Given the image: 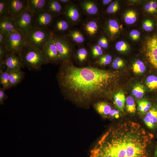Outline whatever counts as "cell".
<instances>
[{"label":"cell","instance_id":"cell-34","mask_svg":"<svg viewBox=\"0 0 157 157\" xmlns=\"http://www.w3.org/2000/svg\"><path fill=\"white\" fill-rule=\"evenodd\" d=\"M145 9L150 13L153 14L157 12V2L156 1H151L145 6Z\"/></svg>","mask_w":157,"mask_h":157},{"label":"cell","instance_id":"cell-32","mask_svg":"<svg viewBox=\"0 0 157 157\" xmlns=\"http://www.w3.org/2000/svg\"><path fill=\"white\" fill-rule=\"evenodd\" d=\"M136 14L133 10L128 11L124 15L125 22L128 24H131L134 23L136 21Z\"/></svg>","mask_w":157,"mask_h":157},{"label":"cell","instance_id":"cell-29","mask_svg":"<svg viewBox=\"0 0 157 157\" xmlns=\"http://www.w3.org/2000/svg\"><path fill=\"white\" fill-rule=\"evenodd\" d=\"M151 107V103L146 99L141 100L138 102V110L142 113H146Z\"/></svg>","mask_w":157,"mask_h":157},{"label":"cell","instance_id":"cell-35","mask_svg":"<svg viewBox=\"0 0 157 157\" xmlns=\"http://www.w3.org/2000/svg\"><path fill=\"white\" fill-rule=\"evenodd\" d=\"M88 55L87 50L84 48L79 49L77 52V58L80 62H83L86 60Z\"/></svg>","mask_w":157,"mask_h":157},{"label":"cell","instance_id":"cell-30","mask_svg":"<svg viewBox=\"0 0 157 157\" xmlns=\"http://www.w3.org/2000/svg\"><path fill=\"white\" fill-rule=\"evenodd\" d=\"M132 69L133 72L137 74H142L146 70V67L144 63L140 60H137L133 64Z\"/></svg>","mask_w":157,"mask_h":157},{"label":"cell","instance_id":"cell-18","mask_svg":"<svg viewBox=\"0 0 157 157\" xmlns=\"http://www.w3.org/2000/svg\"><path fill=\"white\" fill-rule=\"evenodd\" d=\"M47 0H27V9L33 13L45 10Z\"/></svg>","mask_w":157,"mask_h":157},{"label":"cell","instance_id":"cell-10","mask_svg":"<svg viewBox=\"0 0 157 157\" xmlns=\"http://www.w3.org/2000/svg\"><path fill=\"white\" fill-rule=\"evenodd\" d=\"M67 19L63 14L54 17L50 28L51 33L56 35L64 36L69 27Z\"/></svg>","mask_w":157,"mask_h":157},{"label":"cell","instance_id":"cell-15","mask_svg":"<svg viewBox=\"0 0 157 157\" xmlns=\"http://www.w3.org/2000/svg\"><path fill=\"white\" fill-rule=\"evenodd\" d=\"M17 30L15 19L12 17L0 19V32L7 35Z\"/></svg>","mask_w":157,"mask_h":157},{"label":"cell","instance_id":"cell-43","mask_svg":"<svg viewBox=\"0 0 157 157\" xmlns=\"http://www.w3.org/2000/svg\"><path fill=\"white\" fill-rule=\"evenodd\" d=\"M130 35L132 40H136L140 38V33L138 31L134 29L131 31Z\"/></svg>","mask_w":157,"mask_h":157},{"label":"cell","instance_id":"cell-48","mask_svg":"<svg viewBox=\"0 0 157 157\" xmlns=\"http://www.w3.org/2000/svg\"><path fill=\"white\" fill-rule=\"evenodd\" d=\"M58 1L63 5V4H67L69 1L68 0H58Z\"/></svg>","mask_w":157,"mask_h":157},{"label":"cell","instance_id":"cell-50","mask_svg":"<svg viewBox=\"0 0 157 157\" xmlns=\"http://www.w3.org/2000/svg\"><path fill=\"white\" fill-rule=\"evenodd\" d=\"M155 157H157V145L154 154Z\"/></svg>","mask_w":157,"mask_h":157},{"label":"cell","instance_id":"cell-40","mask_svg":"<svg viewBox=\"0 0 157 157\" xmlns=\"http://www.w3.org/2000/svg\"><path fill=\"white\" fill-rule=\"evenodd\" d=\"M119 6L118 3L117 1L112 2L107 9V12L110 14L116 12L119 9Z\"/></svg>","mask_w":157,"mask_h":157},{"label":"cell","instance_id":"cell-11","mask_svg":"<svg viewBox=\"0 0 157 157\" xmlns=\"http://www.w3.org/2000/svg\"><path fill=\"white\" fill-rule=\"evenodd\" d=\"M94 107L97 112L104 118L118 119L120 117L119 111L113 108L106 102H98L95 104Z\"/></svg>","mask_w":157,"mask_h":157},{"label":"cell","instance_id":"cell-3","mask_svg":"<svg viewBox=\"0 0 157 157\" xmlns=\"http://www.w3.org/2000/svg\"><path fill=\"white\" fill-rule=\"evenodd\" d=\"M24 65L29 69L38 70L49 63L42 51L26 45L19 53Z\"/></svg>","mask_w":157,"mask_h":157},{"label":"cell","instance_id":"cell-41","mask_svg":"<svg viewBox=\"0 0 157 157\" xmlns=\"http://www.w3.org/2000/svg\"><path fill=\"white\" fill-rule=\"evenodd\" d=\"M97 45L101 48H107L108 46L107 39L105 37H101L98 40Z\"/></svg>","mask_w":157,"mask_h":157},{"label":"cell","instance_id":"cell-22","mask_svg":"<svg viewBox=\"0 0 157 157\" xmlns=\"http://www.w3.org/2000/svg\"><path fill=\"white\" fill-rule=\"evenodd\" d=\"M0 83L4 89H8L12 87L10 83L8 72L0 68Z\"/></svg>","mask_w":157,"mask_h":157},{"label":"cell","instance_id":"cell-44","mask_svg":"<svg viewBox=\"0 0 157 157\" xmlns=\"http://www.w3.org/2000/svg\"><path fill=\"white\" fill-rule=\"evenodd\" d=\"M5 90L3 88H0V104L1 105L3 104L4 101L8 97L5 92Z\"/></svg>","mask_w":157,"mask_h":157},{"label":"cell","instance_id":"cell-12","mask_svg":"<svg viewBox=\"0 0 157 157\" xmlns=\"http://www.w3.org/2000/svg\"><path fill=\"white\" fill-rule=\"evenodd\" d=\"M49 63H58L61 61L54 42L52 36L44 45L42 49Z\"/></svg>","mask_w":157,"mask_h":157},{"label":"cell","instance_id":"cell-8","mask_svg":"<svg viewBox=\"0 0 157 157\" xmlns=\"http://www.w3.org/2000/svg\"><path fill=\"white\" fill-rule=\"evenodd\" d=\"M54 17L45 10L34 13L33 17V26L40 28L50 30Z\"/></svg>","mask_w":157,"mask_h":157},{"label":"cell","instance_id":"cell-28","mask_svg":"<svg viewBox=\"0 0 157 157\" xmlns=\"http://www.w3.org/2000/svg\"><path fill=\"white\" fill-rule=\"evenodd\" d=\"M145 91L144 88L142 85L138 83L133 86L132 94L136 98H141L143 96Z\"/></svg>","mask_w":157,"mask_h":157},{"label":"cell","instance_id":"cell-13","mask_svg":"<svg viewBox=\"0 0 157 157\" xmlns=\"http://www.w3.org/2000/svg\"><path fill=\"white\" fill-rule=\"evenodd\" d=\"M146 55L149 63L157 69V36L149 38L146 43Z\"/></svg>","mask_w":157,"mask_h":157},{"label":"cell","instance_id":"cell-42","mask_svg":"<svg viewBox=\"0 0 157 157\" xmlns=\"http://www.w3.org/2000/svg\"><path fill=\"white\" fill-rule=\"evenodd\" d=\"M8 52L5 44L0 45V60L3 59Z\"/></svg>","mask_w":157,"mask_h":157},{"label":"cell","instance_id":"cell-1","mask_svg":"<svg viewBox=\"0 0 157 157\" xmlns=\"http://www.w3.org/2000/svg\"><path fill=\"white\" fill-rule=\"evenodd\" d=\"M115 75L92 67H79L64 63L60 72V85L67 97L80 104H88L110 90Z\"/></svg>","mask_w":157,"mask_h":157},{"label":"cell","instance_id":"cell-24","mask_svg":"<svg viewBox=\"0 0 157 157\" xmlns=\"http://www.w3.org/2000/svg\"><path fill=\"white\" fill-rule=\"evenodd\" d=\"M11 17L8 0H0V19Z\"/></svg>","mask_w":157,"mask_h":157},{"label":"cell","instance_id":"cell-7","mask_svg":"<svg viewBox=\"0 0 157 157\" xmlns=\"http://www.w3.org/2000/svg\"><path fill=\"white\" fill-rule=\"evenodd\" d=\"M52 33L60 60L65 62L70 56L71 53V45L65 35L58 36Z\"/></svg>","mask_w":157,"mask_h":157},{"label":"cell","instance_id":"cell-39","mask_svg":"<svg viewBox=\"0 0 157 157\" xmlns=\"http://www.w3.org/2000/svg\"><path fill=\"white\" fill-rule=\"evenodd\" d=\"M144 30L147 31H151L154 28V24L151 20L148 19L145 20L142 24Z\"/></svg>","mask_w":157,"mask_h":157},{"label":"cell","instance_id":"cell-38","mask_svg":"<svg viewBox=\"0 0 157 157\" xmlns=\"http://www.w3.org/2000/svg\"><path fill=\"white\" fill-rule=\"evenodd\" d=\"M92 53L93 57L95 58L101 55L103 53V51L102 48L97 45L93 47Z\"/></svg>","mask_w":157,"mask_h":157},{"label":"cell","instance_id":"cell-36","mask_svg":"<svg viewBox=\"0 0 157 157\" xmlns=\"http://www.w3.org/2000/svg\"><path fill=\"white\" fill-rule=\"evenodd\" d=\"M112 56L110 55L103 56L98 61V63L101 65H106L109 64L111 62Z\"/></svg>","mask_w":157,"mask_h":157},{"label":"cell","instance_id":"cell-4","mask_svg":"<svg viewBox=\"0 0 157 157\" xmlns=\"http://www.w3.org/2000/svg\"><path fill=\"white\" fill-rule=\"evenodd\" d=\"M52 35L50 29L39 28L33 26L28 34L26 45L42 51L44 45Z\"/></svg>","mask_w":157,"mask_h":157},{"label":"cell","instance_id":"cell-31","mask_svg":"<svg viewBox=\"0 0 157 157\" xmlns=\"http://www.w3.org/2000/svg\"><path fill=\"white\" fill-rule=\"evenodd\" d=\"M146 84L150 90H153L157 89V77L151 75L148 76L146 79Z\"/></svg>","mask_w":157,"mask_h":157},{"label":"cell","instance_id":"cell-14","mask_svg":"<svg viewBox=\"0 0 157 157\" xmlns=\"http://www.w3.org/2000/svg\"><path fill=\"white\" fill-rule=\"evenodd\" d=\"M10 16L15 19L27 9V0H8Z\"/></svg>","mask_w":157,"mask_h":157},{"label":"cell","instance_id":"cell-16","mask_svg":"<svg viewBox=\"0 0 157 157\" xmlns=\"http://www.w3.org/2000/svg\"><path fill=\"white\" fill-rule=\"evenodd\" d=\"M146 113L143 117L144 123L148 128L154 129L157 124V107H151Z\"/></svg>","mask_w":157,"mask_h":157},{"label":"cell","instance_id":"cell-2","mask_svg":"<svg viewBox=\"0 0 157 157\" xmlns=\"http://www.w3.org/2000/svg\"><path fill=\"white\" fill-rule=\"evenodd\" d=\"M152 136L131 121L110 127L90 151V157H147Z\"/></svg>","mask_w":157,"mask_h":157},{"label":"cell","instance_id":"cell-37","mask_svg":"<svg viewBox=\"0 0 157 157\" xmlns=\"http://www.w3.org/2000/svg\"><path fill=\"white\" fill-rule=\"evenodd\" d=\"M117 51L120 52H125L127 51L129 48L128 45L123 41H121L117 42L115 45Z\"/></svg>","mask_w":157,"mask_h":157},{"label":"cell","instance_id":"cell-33","mask_svg":"<svg viewBox=\"0 0 157 157\" xmlns=\"http://www.w3.org/2000/svg\"><path fill=\"white\" fill-rule=\"evenodd\" d=\"M70 35L73 40L77 43H82L84 41L83 36L78 31H74L71 32Z\"/></svg>","mask_w":157,"mask_h":157},{"label":"cell","instance_id":"cell-46","mask_svg":"<svg viewBox=\"0 0 157 157\" xmlns=\"http://www.w3.org/2000/svg\"><path fill=\"white\" fill-rule=\"evenodd\" d=\"M124 65L119 63L113 61L112 63L113 67L116 69H118L123 67Z\"/></svg>","mask_w":157,"mask_h":157},{"label":"cell","instance_id":"cell-5","mask_svg":"<svg viewBox=\"0 0 157 157\" xmlns=\"http://www.w3.org/2000/svg\"><path fill=\"white\" fill-rule=\"evenodd\" d=\"M28 35L17 30L8 34L6 36L5 45L9 52L19 53L26 45Z\"/></svg>","mask_w":157,"mask_h":157},{"label":"cell","instance_id":"cell-17","mask_svg":"<svg viewBox=\"0 0 157 157\" xmlns=\"http://www.w3.org/2000/svg\"><path fill=\"white\" fill-rule=\"evenodd\" d=\"M64 8L58 0H47L45 10L53 16L63 14Z\"/></svg>","mask_w":157,"mask_h":157},{"label":"cell","instance_id":"cell-23","mask_svg":"<svg viewBox=\"0 0 157 157\" xmlns=\"http://www.w3.org/2000/svg\"><path fill=\"white\" fill-rule=\"evenodd\" d=\"M82 6L83 9L88 14L95 15L98 12L97 6L92 1H85L82 3Z\"/></svg>","mask_w":157,"mask_h":157},{"label":"cell","instance_id":"cell-9","mask_svg":"<svg viewBox=\"0 0 157 157\" xmlns=\"http://www.w3.org/2000/svg\"><path fill=\"white\" fill-rule=\"evenodd\" d=\"M33 13L27 9L20 15L15 19L18 30L27 35L33 26Z\"/></svg>","mask_w":157,"mask_h":157},{"label":"cell","instance_id":"cell-6","mask_svg":"<svg viewBox=\"0 0 157 157\" xmlns=\"http://www.w3.org/2000/svg\"><path fill=\"white\" fill-rule=\"evenodd\" d=\"M24 66L19 53L9 52L3 59L0 60V68L8 72L21 70Z\"/></svg>","mask_w":157,"mask_h":157},{"label":"cell","instance_id":"cell-47","mask_svg":"<svg viewBox=\"0 0 157 157\" xmlns=\"http://www.w3.org/2000/svg\"><path fill=\"white\" fill-rule=\"evenodd\" d=\"M113 61L123 65H124V63L123 61L119 57H117Z\"/></svg>","mask_w":157,"mask_h":157},{"label":"cell","instance_id":"cell-49","mask_svg":"<svg viewBox=\"0 0 157 157\" xmlns=\"http://www.w3.org/2000/svg\"><path fill=\"white\" fill-rule=\"evenodd\" d=\"M112 1L111 0H103L102 1L104 5H107Z\"/></svg>","mask_w":157,"mask_h":157},{"label":"cell","instance_id":"cell-21","mask_svg":"<svg viewBox=\"0 0 157 157\" xmlns=\"http://www.w3.org/2000/svg\"><path fill=\"white\" fill-rule=\"evenodd\" d=\"M10 81L13 86L19 83L24 76V74L21 70H15L8 72Z\"/></svg>","mask_w":157,"mask_h":157},{"label":"cell","instance_id":"cell-20","mask_svg":"<svg viewBox=\"0 0 157 157\" xmlns=\"http://www.w3.org/2000/svg\"><path fill=\"white\" fill-rule=\"evenodd\" d=\"M114 99L115 104L118 110L123 112L126 101L124 92L119 91L116 93L114 96Z\"/></svg>","mask_w":157,"mask_h":157},{"label":"cell","instance_id":"cell-45","mask_svg":"<svg viewBox=\"0 0 157 157\" xmlns=\"http://www.w3.org/2000/svg\"><path fill=\"white\" fill-rule=\"evenodd\" d=\"M6 35L0 32V45L5 44Z\"/></svg>","mask_w":157,"mask_h":157},{"label":"cell","instance_id":"cell-27","mask_svg":"<svg viewBox=\"0 0 157 157\" xmlns=\"http://www.w3.org/2000/svg\"><path fill=\"white\" fill-rule=\"evenodd\" d=\"M125 107L126 111L131 114L135 113L136 110V105L135 101L131 96H128L126 98Z\"/></svg>","mask_w":157,"mask_h":157},{"label":"cell","instance_id":"cell-26","mask_svg":"<svg viewBox=\"0 0 157 157\" xmlns=\"http://www.w3.org/2000/svg\"><path fill=\"white\" fill-rule=\"evenodd\" d=\"M108 29L110 35L113 36L119 31V26L117 22L115 19H110L108 24Z\"/></svg>","mask_w":157,"mask_h":157},{"label":"cell","instance_id":"cell-19","mask_svg":"<svg viewBox=\"0 0 157 157\" xmlns=\"http://www.w3.org/2000/svg\"><path fill=\"white\" fill-rule=\"evenodd\" d=\"M63 14L67 19L73 22L77 21L80 17V14L77 8L74 6L67 5L64 7Z\"/></svg>","mask_w":157,"mask_h":157},{"label":"cell","instance_id":"cell-25","mask_svg":"<svg viewBox=\"0 0 157 157\" xmlns=\"http://www.w3.org/2000/svg\"><path fill=\"white\" fill-rule=\"evenodd\" d=\"M85 29L87 33L90 36H94L98 30V25L94 21L90 20L85 24Z\"/></svg>","mask_w":157,"mask_h":157}]
</instances>
